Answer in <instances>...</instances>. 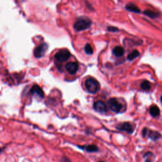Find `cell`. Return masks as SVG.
<instances>
[{
  "label": "cell",
  "mask_w": 162,
  "mask_h": 162,
  "mask_svg": "<svg viewBox=\"0 0 162 162\" xmlns=\"http://www.w3.org/2000/svg\"><path fill=\"white\" fill-rule=\"evenodd\" d=\"M92 22L89 18L86 17H82L79 18L78 20L74 24V28L76 31H83L89 28Z\"/></svg>",
  "instance_id": "1"
},
{
  "label": "cell",
  "mask_w": 162,
  "mask_h": 162,
  "mask_svg": "<svg viewBox=\"0 0 162 162\" xmlns=\"http://www.w3.org/2000/svg\"><path fill=\"white\" fill-rule=\"evenodd\" d=\"M46 50V44H41L40 46H39L38 47H37L35 48V51H34V55L35 57L39 58L42 57L44 54Z\"/></svg>",
  "instance_id": "9"
},
{
  "label": "cell",
  "mask_w": 162,
  "mask_h": 162,
  "mask_svg": "<svg viewBox=\"0 0 162 162\" xmlns=\"http://www.w3.org/2000/svg\"><path fill=\"white\" fill-rule=\"evenodd\" d=\"M144 14H145L146 16L149 17L151 19H156V18L159 17V13L156 12L152 11L150 10H146L144 12Z\"/></svg>",
  "instance_id": "14"
},
{
  "label": "cell",
  "mask_w": 162,
  "mask_h": 162,
  "mask_svg": "<svg viewBox=\"0 0 162 162\" xmlns=\"http://www.w3.org/2000/svg\"><path fill=\"white\" fill-rule=\"evenodd\" d=\"M98 162H104V161H98Z\"/></svg>",
  "instance_id": "23"
},
{
  "label": "cell",
  "mask_w": 162,
  "mask_h": 162,
  "mask_svg": "<svg viewBox=\"0 0 162 162\" xmlns=\"http://www.w3.org/2000/svg\"><path fill=\"white\" fill-rule=\"evenodd\" d=\"M113 53L116 57H120L123 55L124 50L121 46H116L115 48H114V49L113 50Z\"/></svg>",
  "instance_id": "13"
},
{
  "label": "cell",
  "mask_w": 162,
  "mask_h": 162,
  "mask_svg": "<svg viewBox=\"0 0 162 162\" xmlns=\"http://www.w3.org/2000/svg\"><path fill=\"white\" fill-rule=\"evenodd\" d=\"M107 29H108V31H110V32H117V31H119V29L116 28H115V27H109V28H107Z\"/></svg>",
  "instance_id": "20"
},
{
  "label": "cell",
  "mask_w": 162,
  "mask_h": 162,
  "mask_svg": "<svg viewBox=\"0 0 162 162\" xmlns=\"http://www.w3.org/2000/svg\"><path fill=\"white\" fill-rule=\"evenodd\" d=\"M116 129L122 131H125L130 134H132L134 132L132 126L129 122H124V123L118 125L117 126H116Z\"/></svg>",
  "instance_id": "7"
},
{
  "label": "cell",
  "mask_w": 162,
  "mask_h": 162,
  "mask_svg": "<svg viewBox=\"0 0 162 162\" xmlns=\"http://www.w3.org/2000/svg\"><path fill=\"white\" fill-rule=\"evenodd\" d=\"M85 87L87 91L90 93H96L100 88V85L98 81L93 77H90L86 80Z\"/></svg>",
  "instance_id": "2"
},
{
  "label": "cell",
  "mask_w": 162,
  "mask_h": 162,
  "mask_svg": "<svg viewBox=\"0 0 162 162\" xmlns=\"http://www.w3.org/2000/svg\"><path fill=\"white\" fill-rule=\"evenodd\" d=\"M86 150L89 153H93L98 151L99 149L96 145H90L86 146Z\"/></svg>",
  "instance_id": "17"
},
{
  "label": "cell",
  "mask_w": 162,
  "mask_h": 162,
  "mask_svg": "<svg viewBox=\"0 0 162 162\" xmlns=\"http://www.w3.org/2000/svg\"><path fill=\"white\" fill-rule=\"evenodd\" d=\"M142 135L144 137L148 136L149 138L151 139L153 141H156L158 139L160 138V134L158 133L156 131H151L149 130L147 128H144L142 130Z\"/></svg>",
  "instance_id": "5"
},
{
  "label": "cell",
  "mask_w": 162,
  "mask_h": 162,
  "mask_svg": "<svg viewBox=\"0 0 162 162\" xmlns=\"http://www.w3.org/2000/svg\"><path fill=\"white\" fill-rule=\"evenodd\" d=\"M84 51H85L86 53L87 54V55H92V54L93 53V48L91 46V45L89 44H87L85 46Z\"/></svg>",
  "instance_id": "19"
},
{
  "label": "cell",
  "mask_w": 162,
  "mask_h": 162,
  "mask_svg": "<svg viewBox=\"0 0 162 162\" xmlns=\"http://www.w3.org/2000/svg\"><path fill=\"white\" fill-rule=\"evenodd\" d=\"M5 148H0V153H1L4 150Z\"/></svg>",
  "instance_id": "21"
},
{
  "label": "cell",
  "mask_w": 162,
  "mask_h": 162,
  "mask_svg": "<svg viewBox=\"0 0 162 162\" xmlns=\"http://www.w3.org/2000/svg\"><path fill=\"white\" fill-rule=\"evenodd\" d=\"M160 111L159 108L156 105H152L149 108V113L151 116L156 117V116H158L160 115Z\"/></svg>",
  "instance_id": "12"
},
{
  "label": "cell",
  "mask_w": 162,
  "mask_h": 162,
  "mask_svg": "<svg viewBox=\"0 0 162 162\" xmlns=\"http://www.w3.org/2000/svg\"><path fill=\"white\" fill-rule=\"evenodd\" d=\"M31 92L32 94H36L41 98H42L44 97V92L42 89L38 85H34L31 88Z\"/></svg>",
  "instance_id": "10"
},
{
  "label": "cell",
  "mask_w": 162,
  "mask_h": 162,
  "mask_svg": "<svg viewBox=\"0 0 162 162\" xmlns=\"http://www.w3.org/2000/svg\"><path fill=\"white\" fill-rule=\"evenodd\" d=\"M108 106L113 112L119 113L122 109V104L117 100V99L112 98L108 101Z\"/></svg>",
  "instance_id": "4"
},
{
  "label": "cell",
  "mask_w": 162,
  "mask_h": 162,
  "mask_svg": "<svg viewBox=\"0 0 162 162\" xmlns=\"http://www.w3.org/2000/svg\"><path fill=\"white\" fill-rule=\"evenodd\" d=\"M126 10H127L129 12H133V13H139L141 12L140 9L134 4L132 3H129L127 4L125 6Z\"/></svg>",
  "instance_id": "11"
},
{
  "label": "cell",
  "mask_w": 162,
  "mask_h": 162,
  "mask_svg": "<svg viewBox=\"0 0 162 162\" xmlns=\"http://www.w3.org/2000/svg\"><path fill=\"white\" fill-rule=\"evenodd\" d=\"M160 100H161V103H162V96L161 97V99H160Z\"/></svg>",
  "instance_id": "22"
},
{
  "label": "cell",
  "mask_w": 162,
  "mask_h": 162,
  "mask_svg": "<svg viewBox=\"0 0 162 162\" xmlns=\"http://www.w3.org/2000/svg\"><path fill=\"white\" fill-rule=\"evenodd\" d=\"M154 155L151 152H147L144 156V158L145 160V162H153V161Z\"/></svg>",
  "instance_id": "18"
},
{
  "label": "cell",
  "mask_w": 162,
  "mask_h": 162,
  "mask_svg": "<svg viewBox=\"0 0 162 162\" xmlns=\"http://www.w3.org/2000/svg\"><path fill=\"white\" fill-rule=\"evenodd\" d=\"M94 109L100 113H105L107 112V106L103 101H97L94 103Z\"/></svg>",
  "instance_id": "8"
},
{
  "label": "cell",
  "mask_w": 162,
  "mask_h": 162,
  "mask_svg": "<svg viewBox=\"0 0 162 162\" xmlns=\"http://www.w3.org/2000/svg\"><path fill=\"white\" fill-rule=\"evenodd\" d=\"M141 87L145 91H149L151 89V83L148 80H144L141 84Z\"/></svg>",
  "instance_id": "16"
},
{
  "label": "cell",
  "mask_w": 162,
  "mask_h": 162,
  "mask_svg": "<svg viewBox=\"0 0 162 162\" xmlns=\"http://www.w3.org/2000/svg\"><path fill=\"white\" fill-rule=\"evenodd\" d=\"M65 69L70 74L74 75L78 71L79 65L77 62H68L65 65Z\"/></svg>",
  "instance_id": "6"
},
{
  "label": "cell",
  "mask_w": 162,
  "mask_h": 162,
  "mask_svg": "<svg viewBox=\"0 0 162 162\" xmlns=\"http://www.w3.org/2000/svg\"><path fill=\"white\" fill-rule=\"evenodd\" d=\"M70 53L67 50L64 49V50H60L58 51H57L54 58H55V60L59 63H63L67 61L70 57Z\"/></svg>",
  "instance_id": "3"
},
{
  "label": "cell",
  "mask_w": 162,
  "mask_h": 162,
  "mask_svg": "<svg viewBox=\"0 0 162 162\" xmlns=\"http://www.w3.org/2000/svg\"><path fill=\"white\" fill-rule=\"evenodd\" d=\"M139 55L140 53L138 50H134L130 54H129V55L127 56V59L129 60H132L135 58H138L139 56Z\"/></svg>",
  "instance_id": "15"
}]
</instances>
